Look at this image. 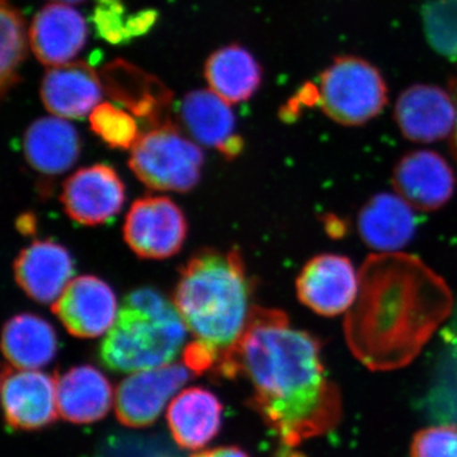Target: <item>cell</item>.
I'll list each match as a JSON object with an SVG mask.
<instances>
[{
	"instance_id": "277c9868",
	"label": "cell",
	"mask_w": 457,
	"mask_h": 457,
	"mask_svg": "<svg viewBox=\"0 0 457 457\" xmlns=\"http://www.w3.org/2000/svg\"><path fill=\"white\" fill-rule=\"evenodd\" d=\"M186 328L176 306L153 288L132 291L99 348V359L116 372L170 365L182 350Z\"/></svg>"
},
{
	"instance_id": "d4e9b609",
	"label": "cell",
	"mask_w": 457,
	"mask_h": 457,
	"mask_svg": "<svg viewBox=\"0 0 457 457\" xmlns=\"http://www.w3.org/2000/svg\"><path fill=\"white\" fill-rule=\"evenodd\" d=\"M2 347L9 365L38 370L49 365L56 356V333L50 323L37 315H16L5 323Z\"/></svg>"
},
{
	"instance_id": "4316f807",
	"label": "cell",
	"mask_w": 457,
	"mask_h": 457,
	"mask_svg": "<svg viewBox=\"0 0 457 457\" xmlns=\"http://www.w3.org/2000/svg\"><path fill=\"white\" fill-rule=\"evenodd\" d=\"M422 20L433 49L457 62V0H431L422 8Z\"/></svg>"
},
{
	"instance_id": "1f68e13d",
	"label": "cell",
	"mask_w": 457,
	"mask_h": 457,
	"mask_svg": "<svg viewBox=\"0 0 457 457\" xmlns=\"http://www.w3.org/2000/svg\"><path fill=\"white\" fill-rule=\"evenodd\" d=\"M192 457H249L245 451L237 447H218V449L204 450L195 453Z\"/></svg>"
},
{
	"instance_id": "f1b7e54d",
	"label": "cell",
	"mask_w": 457,
	"mask_h": 457,
	"mask_svg": "<svg viewBox=\"0 0 457 457\" xmlns=\"http://www.w3.org/2000/svg\"><path fill=\"white\" fill-rule=\"evenodd\" d=\"M93 22L98 35L110 44L119 45L132 40L131 16H126L122 0H97Z\"/></svg>"
},
{
	"instance_id": "3957f363",
	"label": "cell",
	"mask_w": 457,
	"mask_h": 457,
	"mask_svg": "<svg viewBox=\"0 0 457 457\" xmlns=\"http://www.w3.org/2000/svg\"><path fill=\"white\" fill-rule=\"evenodd\" d=\"M251 293L245 262L236 249H204L180 270L173 302L188 332L221 359L245 333Z\"/></svg>"
},
{
	"instance_id": "d6986e66",
	"label": "cell",
	"mask_w": 457,
	"mask_h": 457,
	"mask_svg": "<svg viewBox=\"0 0 457 457\" xmlns=\"http://www.w3.org/2000/svg\"><path fill=\"white\" fill-rule=\"evenodd\" d=\"M56 399L59 414L68 422H96L112 407V385L93 366H77L56 378Z\"/></svg>"
},
{
	"instance_id": "484cf974",
	"label": "cell",
	"mask_w": 457,
	"mask_h": 457,
	"mask_svg": "<svg viewBox=\"0 0 457 457\" xmlns=\"http://www.w3.org/2000/svg\"><path fill=\"white\" fill-rule=\"evenodd\" d=\"M0 92L3 97L20 83L18 74L27 56L26 21L9 0H0Z\"/></svg>"
},
{
	"instance_id": "6da1fadb",
	"label": "cell",
	"mask_w": 457,
	"mask_h": 457,
	"mask_svg": "<svg viewBox=\"0 0 457 457\" xmlns=\"http://www.w3.org/2000/svg\"><path fill=\"white\" fill-rule=\"evenodd\" d=\"M216 370L251 381L252 407L286 447L326 435L341 422V393L328 378L320 345L291 327L284 312L253 306L242 338Z\"/></svg>"
},
{
	"instance_id": "e0dca14e",
	"label": "cell",
	"mask_w": 457,
	"mask_h": 457,
	"mask_svg": "<svg viewBox=\"0 0 457 457\" xmlns=\"http://www.w3.org/2000/svg\"><path fill=\"white\" fill-rule=\"evenodd\" d=\"M41 99L62 119H83L98 106L104 93L95 69L84 62L51 66L41 83Z\"/></svg>"
},
{
	"instance_id": "d6a6232c",
	"label": "cell",
	"mask_w": 457,
	"mask_h": 457,
	"mask_svg": "<svg viewBox=\"0 0 457 457\" xmlns=\"http://www.w3.org/2000/svg\"><path fill=\"white\" fill-rule=\"evenodd\" d=\"M55 3H62V4H78V3L86 2V0H53Z\"/></svg>"
},
{
	"instance_id": "8992f818",
	"label": "cell",
	"mask_w": 457,
	"mask_h": 457,
	"mask_svg": "<svg viewBox=\"0 0 457 457\" xmlns=\"http://www.w3.org/2000/svg\"><path fill=\"white\" fill-rule=\"evenodd\" d=\"M315 102L333 121L362 125L383 111L387 89L374 65L360 57L343 56L320 75Z\"/></svg>"
},
{
	"instance_id": "2e32d148",
	"label": "cell",
	"mask_w": 457,
	"mask_h": 457,
	"mask_svg": "<svg viewBox=\"0 0 457 457\" xmlns=\"http://www.w3.org/2000/svg\"><path fill=\"white\" fill-rule=\"evenodd\" d=\"M73 275L71 253L51 240L32 243L14 262L17 284L37 303H55L71 284Z\"/></svg>"
},
{
	"instance_id": "ac0fdd59",
	"label": "cell",
	"mask_w": 457,
	"mask_h": 457,
	"mask_svg": "<svg viewBox=\"0 0 457 457\" xmlns=\"http://www.w3.org/2000/svg\"><path fill=\"white\" fill-rule=\"evenodd\" d=\"M394 186L411 206L431 212L440 209L453 196L455 177L440 154L420 150L399 162L394 171Z\"/></svg>"
},
{
	"instance_id": "4fadbf2b",
	"label": "cell",
	"mask_w": 457,
	"mask_h": 457,
	"mask_svg": "<svg viewBox=\"0 0 457 457\" xmlns=\"http://www.w3.org/2000/svg\"><path fill=\"white\" fill-rule=\"evenodd\" d=\"M395 117L407 139L432 143L449 137L456 128L457 106L440 87L416 84L400 95Z\"/></svg>"
},
{
	"instance_id": "44dd1931",
	"label": "cell",
	"mask_w": 457,
	"mask_h": 457,
	"mask_svg": "<svg viewBox=\"0 0 457 457\" xmlns=\"http://www.w3.org/2000/svg\"><path fill=\"white\" fill-rule=\"evenodd\" d=\"M23 150L33 170L57 176L77 163L80 154L79 134L62 117H42L27 129Z\"/></svg>"
},
{
	"instance_id": "52a82bcc",
	"label": "cell",
	"mask_w": 457,
	"mask_h": 457,
	"mask_svg": "<svg viewBox=\"0 0 457 457\" xmlns=\"http://www.w3.org/2000/svg\"><path fill=\"white\" fill-rule=\"evenodd\" d=\"M187 231V220L179 204L162 196L135 201L123 225L126 243L143 260H165L179 253Z\"/></svg>"
},
{
	"instance_id": "7a4b0ae2",
	"label": "cell",
	"mask_w": 457,
	"mask_h": 457,
	"mask_svg": "<svg viewBox=\"0 0 457 457\" xmlns=\"http://www.w3.org/2000/svg\"><path fill=\"white\" fill-rule=\"evenodd\" d=\"M359 281L345 321V339L372 371L409 365L453 312L449 285L413 255H370Z\"/></svg>"
},
{
	"instance_id": "7402d4cb",
	"label": "cell",
	"mask_w": 457,
	"mask_h": 457,
	"mask_svg": "<svg viewBox=\"0 0 457 457\" xmlns=\"http://www.w3.org/2000/svg\"><path fill=\"white\" fill-rule=\"evenodd\" d=\"M222 405L209 390H183L168 408L167 420L174 441L183 449L198 450L218 435Z\"/></svg>"
},
{
	"instance_id": "cb8c5ba5",
	"label": "cell",
	"mask_w": 457,
	"mask_h": 457,
	"mask_svg": "<svg viewBox=\"0 0 457 457\" xmlns=\"http://www.w3.org/2000/svg\"><path fill=\"white\" fill-rule=\"evenodd\" d=\"M210 88L228 104H240L253 97L262 83V68L255 57L239 45L215 51L204 64Z\"/></svg>"
},
{
	"instance_id": "4dcf8cb0",
	"label": "cell",
	"mask_w": 457,
	"mask_h": 457,
	"mask_svg": "<svg viewBox=\"0 0 457 457\" xmlns=\"http://www.w3.org/2000/svg\"><path fill=\"white\" fill-rule=\"evenodd\" d=\"M219 359H220V356H219L218 352L200 341L191 343L183 351V363L195 375H201L207 370L215 368L218 365Z\"/></svg>"
},
{
	"instance_id": "ba28073f",
	"label": "cell",
	"mask_w": 457,
	"mask_h": 457,
	"mask_svg": "<svg viewBox=\"0 0 457 457\" xmlns=\"http://www.w3.org/2000/svg\"><path fill=\"white\" fill-rule=\"evenodd\" d=\"M185 363L134 372L117 386L114 411L122 425L146 427L161 416L168 400L191 378Z\"/></svg>"
},
{
	"instance_id": "5b68a950",
	"label": "cell",
	"mask_w": 457,
	"mask_h": 457,
	"mask_svg": "<svg viewBox=\"0 0 457 457\" xmlns=\"http://www.w3.org/2000/svg\"><path fill=\"white\" fill-rule=\"evenodd\" d=\"M129 165L146 187L188 192L200 180L204 153L176 125L165 122L140 137Z\"/></svg>"
},
{
	"instance_id": "9a60e30c",
	"label": "cell",
	"mask_w": 457,
	"mask_h": 457,
	"mask_svg": "<svg viewBox=\"0 0 457 457\" xmlns=\"http://www.w3.org/2000/svg\"><path fill=\"white\" fill-rule=\"evenodd\" d=\"M29 36L38 62L57 66L73 60L86 46L88 27L77 9L53 3L33 18Z\"/></svg>"
},
{
	"instance_id": "7c38bea8",
	"label": "cell",
	"mask_w": 457,
	"mask_h": 457,
	"mask_svg": "<svg viewBox=\"0 0 457 457\" xmlns=\"http://www.w3.org/2000/svg\"><path fill=\"white\" fill-rule=\"evenodd\" d=\"M51 311L71 335L79 338L108 333L119 314L112 288L96 276L73 279Z\"/></svg>"
},
{
	"instance_id": "ffe728a7",
	"label": "cell",
	"mask_w": 457,
	"mask_h": 457,
	"mask_svg": "<svg viewBox=\"0 0 457 457\" xmlns=\"http://www.w3.org/2000/svg\"><path fill=\"white\" fill-rule=\"evenodd\" d=\"M417 224L411 204L392 194L376 195L359 216L363 242L384 253H392L408 245L416 233Z\"/></svg>"
},
{
	"instance_id": "5bb4252c",
	"label": "cell",
	"mask_w": 457,
	"mask_h": 457,
	"mask_svg": "<svg viewBox=\"0 0 457 457\" xmlns=\"http://www.w3.org/2000/svg\"><path fill=\"white\" fill-rule=\"evenodd\" d=\"M179 117L197 143L215 147L225 158L242 153L245 141L236 134V116L225 99L212 90L188 93L180 102Z\"/></svg>"
},
{
	"instance_id": "83f0119b",
	"label": "cell",
	"mask_w": 457,
	"mask_h": 457,
	"mask_svg": "<svg viewBox=\"0 0 457 457\" xmlns=\"http://www.w3.org/2000/svg\"><path fill=\"white\" fill-rule=\"evenodd\" d=\"M90 129L113 149H132L140 139L134 117L111 104H99L89 116Z\"/></svg>"
},
{
	"instance_id": "836d02e7",
	"label": "cell",
	"mask_w": 457,
	"mask_h": 457,
	"mask_svg": "<svg viewBox=\"0 0 457 457\" xmlns=\"http://www.w3.org/2000/svg\"><path fill=\"white\" fill-rule=\"evenodd\" d=\"M456 106H457V95H456ZM453 153H455L456 159H457V122H456L455 132H453Z\"/></svg>"
},
{
	"instance_id": "8fae6325",
	"label": "cell",
	"mask_w": 457,
	"mask_h": 457,
	"mask_svg": "<svg viewBox=\"0 0 457 457\" xmlns=\"http://www.w3.org/2000/svg\"><path fill=\"white\" fill-rule=\"evenodd\" d=\"M2 399L5 420L12 428L40 429L59 414L56 378L37 370L3 369Z\"/></svg>"
},
{
	"instance_id": "f546056e",
	"label": "cell",
	"mask_w": 457,
	"mask_h": 457,
	"mask_svg": "<svg viewBox=\"0 0 457 457\" xmlns=\"http://www.w3.org/2000/svg\"><path fill=\"white\" fill-rule=\"evenodd\" d=\"M411 457H457V427L420 429L411 442Z\"/></svg>"
},
{
	"instance_id": "603a6c76",
	"label": "cell",
	"mask_w": 457,
	"mask_h": 457,
	"mask_svg": "<svg viewBox=\"0 0 457 457\" xmlns=\"http://www.w3.org/2000/svg\"><path fill=\"white\" fill-rule=\"evenodd\" d=\"M104 79L108 95L135 116L152 122L154 128L163 123L161 122L163 111L170 104L171 95L154 77L123 60H117L106 66Z\"/></svg>"
},
{
	"instance_id": "30bf717a",
	"label": "cell",
	"mask_w": 457,
	"mask_h": 457,
	"mask_svg": "<svg viewBox=\"0 0 457 457\" xmlns=\"http://www.w3.org/2000/svg\"><path fill=\"white\" fill-rule=\"evenodd\" d=\"M359 285V273L347 257L320 254L309 261L297 278V297L317 314L336 317L350 311Z\"/></svg>"
},
{
	"instance_id": "9c48e42d",
	"label": "cell",
	"mask_w": 457,
	"mask_h": 457,
	"mask_svg": "<svg viewBox=\"0 0 457 457\" xmlns=\"http://www.w3.org/2000/svg\"><path fill=\"white\" fill-rule=\"evenodd\" d=\"M125 185L119 173L106 164L75 171L65 180L62 203L71 220L87 227L106 224L121 212Z\"/></svg>"
}]
</instances>
